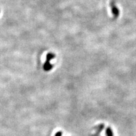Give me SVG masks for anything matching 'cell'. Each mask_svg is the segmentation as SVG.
Here are the masks:
<instances>
[{"label": "cell", "instance_id": "obj_1", "mask_svg": "<svg viewBox=\"0 0 136 136\" xmlns=\"http://www.w3.org/2000/svg\"><path fill=\"white\" fill-rule=\"evenodd\" d=\"M110 8L111 10V13H112L113 15H114V19L118 18V17L119 16V10H118V8L117 7V6L115 5V2L114 0H111L110 3Z\"/></svg>", "mask_w": 136, "mask_h": 136}, {"label": "cell", "instance_id": "obj_3", "mask_svg": "<svg viewBox=\"0 0 136 136\" xmlns=\"http://www.w3.org/2000/svg\"><path fill=\"white\" fill-rule=\"evenodd\" d=\"M104 127H105L104 124H100V125L97 126V127H96V130L98 132H101V131L104 129Z\"/></svg>", "mask_w": 136, "mask_h": 136}, {"label": "cell", "instance_id": "obj_2", "mask_svg": "<svg viewBox=\"0 0 136 136\" xmlns=\"http://www.w3.org/2000/svg\"><path fill=\"white\" fill-rule=\"evenodd\" d=\"M106 136H114V133L111 127H108L105 130Z\"/></svg>", "mask_w": 136, "mask_h": 136}, {"label": "cell", "instance_id": "obj_4", "mask_svg": "<svg viewBox=\"0 0 136 136\" xmlns=\"http://www.w3.org/2000/svg\"><path fill=\"white\" fill-rule=\"evenodd\" d=\"M62 131H58L54 136H62Z\"/></svg>", "mask_w": 136, "mask_h": 136}]
</instances>
